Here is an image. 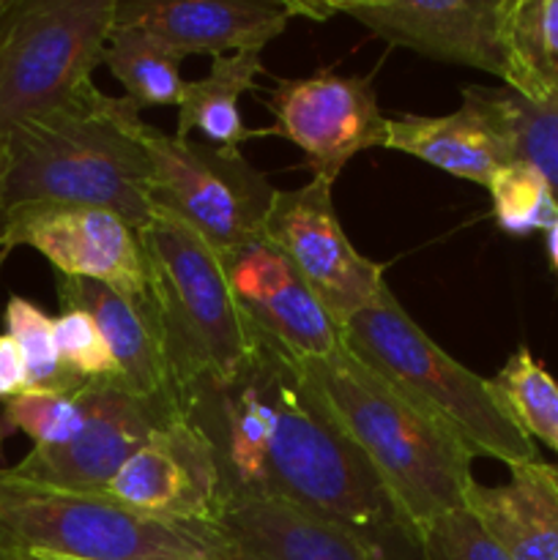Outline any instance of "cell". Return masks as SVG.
I'll list each match as a JSON object with an SVG mask.
<instances>
[{
	"mask_svg": "<svg viewBox=\"0 0 558 560\" xmlns=\"http://www.w3.org/2000/svg\"><path fill=\"white\" fill-rule=\"evenodd\" d=\"M184 410L211 443L228 506L293 503L350 530L386 560H425L416 530L304 366L279 348L257 339L255 359L235 381L195 388Z\"/></svg>",
	"mask_w": 558,
	"mask_h": 560,
	"instance_id": "cell-1",
	"label": "cell"
},
{
	"mask_svg": "<svg viewBox=\"0 0 558 560\" xmlns=\"http://www.w3.org/2000/svg\"><path fill=\"white\" fill-rule=\"evenodd\" d=\"M151 131L129 96H107L91 82L9 131L5 211L71 202L107 208L135 230L146 228L153 217Z\"/></svg>",
	"mask_w": 558,
	"mask_h": 560,
	"instance_id": "cell-2",
	"label": "cell"
},
{
	"mask_svg": "<svg viewBox=\"0 0 558 560\" xmlns=\"http://www.w3.org/2000/svg\"><path fill=\"white\" fill-rule=\"evenodd\" d=\"M299 364L419 541L438 517L465 509V495L476 481L474 457L446 430L367 370L348 348Z\"/></svg>",
	"mask_w": 558,
	"mask_h": 560,
	"instance_id": "cell-3",
	"label": "cell"
},
{
	"mask_svg": "<svg viewBox=\"0 0 558 560\" xmlns=\"http://www.w3.org/2000/svg\"><path fill=\"white\" fill-rule=\"evenodd\" d=\"M350 355L446 430L470 457L518 468L536 463V446L503 410L490 381L454 361L383 288L342 328Z\"/></svg>",
	"mask_w": 558,
	"mask_h": 560,
	"instance_id": "cell-4",
	"label": "cell"
},
{
	"mask_svg": "<svg viewBox=\"0 0 558 560\" xmlns=\"http://www.w3.org/2000/svg\"><path fill=\"white\" fill-rule=\"evenodd\" d=\"M137 235L146 255L148 295L186 408L195 388L235 381L255 359L257 339L235 310L219 252L200 235L159 211Z\"/></svg>",
	"mask_w": 558,
	"mask_h": 560,
	"instance_id": "cell-5",
	"label": "cell"
},
{
	"mask_svg": "<svg viewBox=\"0 0 558 560\" xmlns=\"http://www.w3.org/2000/svg\"><path fill=\"white\" fill-rule=\"evenodd\" d=\"M0 547L63 560H211L208 525L148 517L107 492H77L0 468Z\"/></svg>",
	"mask_w": 558,
	"mask_h": 560,
	"instance_id": "cell-6",
	"label": "cell"
},
{
	"mask_svg": "<svg viewBox=\"0 0 558 560\" xmlns=\"http://www.w3.org/2000/svg\"><path fill=\"white\" fill-rule=\"evenodd\" d=\"M118 0H11L0 38V142L60 107L104 63Z\"/></svg>",
	"mask_w": 558,
	"mask_h": 560,
	"instance_id": "cell-7",
	"label": "cell"
},
{
	"mask_svg": "<svg viewBox=\"0 0 558 560\" xmlns=\"http://www.w3.org/2000/svg\"><path fill=\"white\" fill-rule=\"evenodd\" d=\"M151 202L200 235L213 252H228L263 233L277 189L239 148H217L153 126Z\"/></svg>",
	"mask_w": 558,
	"mask_h": 560,
	"instance_id": "cell-8",
	"label": "cell"
},
{
	"mask_svg": "<svg viewBox=\"0 0 558 560\" xmlns=\"http://www.w3.org/2000/svg\"><path fill=\"white\" fill-rule=\"evenodd\" d=\"M266 107L274 124L252 137H282L304 151L312 178L334 186L345 164L361 151L386 145L388 118L381 113L372 77L321 69L310 77L279 80Z\"/></svg>",
	"mask_w": 558,
	"mask_h": 560,
	"instance_id": "cell-9",
	"label": "cell"
},
{
	"mask_svg": "<svg viewBox=\"0 0 558 560\" xmlns=\"http://www.w3.org/2000/svg\"><path fill=\"white\" fill-rule=\"evenodd\" d=\"M260 235L288 257L339 328L388 288L386 268L350 244L323 180L277 191Z\"/></svg>",
	"mask_w": 558,
	"mask_h": 560,
	"instance_id": "cell-10",
	"label": "cell"
},
{
	"mask_svg": "<svg viewBox=\"0 0 558 560\" xmlns=\"http://www.w3.org/2000/svg\"><path fill=\"white\" fill-rule=\"evenodd\" d=\"M0 246H31L58 277L91 279L126 295L148 293L146 255L137 230L98 206H22L5 211Z\"/></svg>",
	"mask_w": 558,
	"mask_h": 560,
	"instance_id": "cell-11",
	"label": "cell"
},
{
	"mask_svg": "<svg viewBox=\"0 0 558 560\" xmlns=\"http://www.w3.org/2000/svg\"><path fill=\"white\" fill-rule=\"evenodd\" d=\"M104 492L131 512L184 525H213L228 509L211 443L186 413L156 427Z\"/></svg>",
	"mask_w": 558,
	"mask_h": 560,
	"instance_id": "cell-12",
	"label": "cell"
},
{
	"mask_svg": "<svg viewBox=\"0 0 558 560\" xmlns=\"http://www.w3.org/2000/svg\"><path fill=\"white\" fill-rule=\"evenodd\" d=\"M235 310L249 331L295 361L328 359L345 348L342 328L312 295L288 257L263 235L219 252Z\"/></svg>",
	"mask_w": 558,
	"mask_h": 560,
	"instance_id": "cell-13",
	"label": "cell"
},
{
	"mask_svg": "<svg viewBox=\"0 0 558 560\" xmlns=\"http://www.w3.org/2000/svg\"><path fill=\"white\" fill-rule=\"evenodd\" d=\"M332 5L334 14L350 16L394 47L507 82V0H337Z\"/></svg>",
	"mask_w": 558,
	"mask_h": 560,
	"instance_id": "cell-14",
	"label": "cell"
},
{
	"mask_svg": "<svg viewBox=\"0 0 558 560\" xmlns=\"http://www.w3.org/2000/svg\"><path fill=\"white\" fill-rule=\"evenodd\" d=\"M85 408L80 430L55 448H31L14 465L20 476L77 492H104L126 459L156 427L175 419L162 405L137 397L118 381H91L77 388Z\"/></svg>",
	"mask_w": 558,
	"mask_h": 560,
	"instance_id": "cell-15",
	"label": "cell"
},
{
	"mask_svg": "<svg viewBox=\"0 0 558 560\" xmlns=\"http://www.w3.org/2000/svg\"><path fill=\"white\" fill-rule=\"evenodd\" d=\"M58 299L63 310H82L96 320L120 386L184 416V394L175 381L151 295H126L91 279L58 277Z\"/></svg>",
	"mask_w": 558,
	"mask_h": 560,
	"instance_id": "cell-16",
	"label": "cell"
},
{
	"mask_svg": "<svg viewBox=\"0 0 558 560\" xmlns=\"http://www.w3.org/2000/svg\"><path fill=\"white\" fill-rule=\"evenodd\" d=\"M290 20L284 0H118L115 5V27L153 33L184 58L260 55Z\"/></svg>",
	"mask_w": 558,
	"mask_h": 560,
	"instance_id": "cell-17",
	"label": "cell"
},
{
	"mask_svg": "<svg viewBox=\"0 0 558 560\" xmlns=\"http://www.w3.org/2000/svg\"><path fill=\"white\" fill-rule=\"evenodd\" d=\"M211 560H386L350 530L293 503H230L213 525Z\"/></svg>",
	"mask_w": 558,
	"mask_h": 560,
	"instance_id": "cell-18",
	"label": "cell"
},
{
	"mask_svg": "<svg viewBox=\"0 0 558 560\" xmlns=\"http://www.w3.org/2000/svg\"><path fill=\"white\" fill-rule=\"evenodd\" d=\"M383 148L421 159L485 189L498 170L514 162L512 148L470 85L463 88V102L454 113L388 118Z\"/></svg>",
	"mask_w": 558,
	"mask_h": 560,
	"instance_id": "cell-19",
	"label": "cell"
},
{
	"mask_svg": "<svg viewBox=\"0 0 558 560\" xmlns=\"http://www.w3.org/2000/svg\"><path fill=\"white\" fill-rule=\"evenodd\" d=\"M465 509L509 560H558V468L553 465L536 459L509 468V481L498 487L474 481Z\"/></svg>",
	"mask_w": 558,
	"mask_h": 560,
	"instance_id": "cell-20",
	"label": "cell"
},
{
	"mask_svg": "<svg viewBox=\"0 0 558 560\" xmlns=\"http://www.w3.org/2000/svg\"><path fill=\"white\" fill-rule=\"evenodd\" d=\"M260 71L263 60L257 52L213 58L206 77L186 82L175 137L186 140L197 131L206 137L208 145L217 148H239L244 140H252V129H246L241 115V96L255 91Z\"/></svg>",
	"mask_w": 558,
	"mask_h": 560,
	"instance_id": "cell-21",
	"label": "cell"
},
{
	"mask_svg": "<svg viewBox=\"0 0 558 560\" xmlns=\"http://www.w3.org/2000/svg\"><path fill=\"white\" fill-rule=\"evenodd\" d=\"M503 88L528 102H558V0H507Z\"/></svg>",
	"mask_w": 558,
	"mask_h": 560,
	"instance_id": "cell-22",
	"label": "cell"
},
{
	"mask_svg": "<svg viewBox=\"0 0 558 560\" xmlns=\"http://www.w3.org/2000/svg\"><path fill=\"white\" fill-rule=\"evenodd\" d=\"M181 63L184 55L140 27H113L104 49V66L140 109L178 107L186 88Z\"/></svg>",
	"mask_w": 558,
	"mask_h": 560,
	"instance_id": "cell-23",
	"label": "cell"
},
{
	"mask_svg": "<svg viewBox=\"0 0 558 560\" xmlns=\"http://www.w3.org/2000/svg\"><path fill=\"white\" fill-rule=\"evenodd\" d=\"M470 88L512 148L514 162L531 164L558 206V102H528L509 88Z\"/></svg>",
	"mask_w": 558,
	"mask_h": 560,
	"instance_id": "cell-24",
	"label": "cell"
},
{
	"mask_svg": "<svg viewBox=\"0 0 558 560\" xmlns=\"http://www.w3.org/2000/svg\"><path fill=\"white\" fill-rule=\"evenodd\" d=\"M490 386L509 419L531 441L536 438L558 454V383L528 353V348L509 355L501 372L490 377Z\"/></svg>",
	"mask_w": 558,
	"mask_h": 560,
	"instance_id": "cell-25",
	"label": "cell"
},
{
	"mask_svg": "<svg viewBox=\"0 0 558 560\" xmlns=\"http://www.w3.org/2000/svg\"><path fill=\"white\" fill-rule=\"evenodd\" d=\"M85 408L77 392H53V388H27L20 397L3 405L0 416V441L11 432H25L33 448L63 446L80 430Z\"/></svg>",
	"mask_w": 558,
	"mask_h": 560,
	"instance_id": "cell-26",
	"label": "cell"
},
{
	"mask_svg": "<svg viewBox=\"0 0 558 560\" xmlns=\"http://www.w3.org/2000/svg\"><path fill=\"white\" fill-rule=\"evenodd\" d=\"M5 334L20 345L27 364L31 388H53V392H77L85 383L74 381L63 370L55 350V317H49L36 301L25 295H11L3 312Z\"/></svg>",
	"mask_w": 558,
	"mask_h": 560,
	"instance_id": "cell-27",
	"label": "cell"
},
{
	"mask_svg": "<svg viewBox=\"0 0 558 560\" xmlns=\"http://www.w3.org/2000/svg\"><path fill=\"white\" fill-rule=\"evenodd\" d=\"M487 189L492 197V217L507 233L525 235L534 230H550L558 222L550 186L531 164H507L492 175Z\"/></svg>",
	"mask_w": 558,
	"mask_h": 560,
	"instance_id": "cell-28",
	"label": "cell"
},
{
	"mask_svg": "<svg viewBox=\"0 0 558 560\" xmlns=\"http://www.w3.org/2000/svg\"><path fill=\"white\" fill-rule=\"evenodd\" d=\"M55 350L74 381H118V370L104 345L96 320L82 310H63L55 317Z\"/></svg>",
	"mask_w": 558,
	"mask_h": 560,
	"instance_id": "cell-29",
	"label": "cell"
},
{
	"mask_svg": "<svg viewBox=\"0 0 558 560\" xmlns=\"http://www.w3.org/2000/svg\"><path fill=\"white\" fill-rule=\"evenodd\" d=\"M421 556L425 560H509L468 509L438 517L421 534Z\"/></svg>",
	"mask_w": 558,
	"mask_h": 560,
	"instance_id": "cell-30",
	"label": "cell"
},
{
	"mask_svg": "<svg viewBox=\"0 0 558 560\" xmlns=\"http://www.w3.org/2000/svg\"><path fill=\"white\" fill-rule=\"evenodd\" d=\"M27 388L31 381H27L25 355L9 334H0V402H11Z\"/></svg>",
	"mask_w": 558,
	"mask_h": 560,
	"instance_id": "cell-31",
	"label": "cell"
},
{
	"mask_svg": "<svg viewBox=\"0 0 558 560\" xmlns=\"http://www.w3.org/2000/svg\"><path fill=\"white\" fill-rule=\"evenodd\" d=\"M5 178H9V153H5V145L0 142V238H3L5 224Z\"/></svg>",
	"mask_w": 558,
	"mask_h": 560,
	"instance_id": "cell-32",
	"label": "cell"
},
{
	"mask_svg": "<svg viewBox=\"0 0 558 560\" xmlns=\"http://www.w3.org/2000/svg\"><path fill=\"white\" fill-rule=\"evenodd\" d=\"M547 257H550L553 271L558 273V222L547 230Z\"/></svg>",
	"mask_w": 558,
	"mask_h": 560,
	"instance_id": "cell-33",
	"label": "cell"
},
{
	"mask_svg": "<svg viewBox=\"0 0 558 560\" xmlns=\"http://www.w3.org/2000/svg\"><path fill=\"white\" fill-rule=\"evenodd\" d=\"M11 9V0H0V38H3V25H5V16H9Z\"/></svg>",
	"mask_w": 558,
	"mask_h": 560,
	"instance_id": "cell-34",
	"label": "cell"
},
{
	"mask_svg": "<svg viewBox=\"0 0 558 560\" xmlns=\"http://www.w3.org/2000/svg\"><path fill=\"white\" fill-rule=\"evenodd\" d=\"M11 556H14V552H11ZM14 560H44V558H38V556H14Z\"/></svg>",
	"mask_w": 558,
	"mask_h": 560,
	"instance_id": "cell-35",
	"label": "cell"
},
{
	"mask_svg": "<svg viewBox=\"0 0 558 560\" xmlns=\"http://www.w3.org/2000/svg\"><path fill=\"white\" fill-rule=\"evenodd\" d=\"M0 560H14V556H11L9 550H3V547H0Z\"/></svg>",
	"mask_w": 558,
	"mask_h": 560,
	"instance_id": "cell-36",
	"label": "cell"
},
{
	"mask_svg": "<svg viewBox=\"0 0 558 560\" xmlns=\"http://www.w3.org/2000/svg\"><path fill=\"white\" fill-rule=\"evenodd\" d=\"M44 560H63V558H44Z\"/></svg>",
	"mask_w": 558,
	"mask_h": 560,
	"instance_id": "cell-37",
	"label": "cell"
}]
</instances>
